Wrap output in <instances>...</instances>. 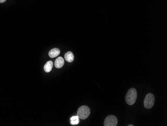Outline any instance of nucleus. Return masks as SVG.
I'll return each mask as SVG.
<instances>
[{
	"mask_svg": "<svg viewBox=\"0 0 167 126\" xmlns=\"http://www.w3.org/2000/svg\"><path fill=\"white\" fill-rule=\"evenodd\" d=\"M137 98V92L135 88H131L126 95V102L128 105H133Z\"/></svg>",
	"mask_w": 167,
	"mask_h": 126,
	"instance_id": "1",
	"label": "nucleus"
},
{
	"mask_svg": "<svg viewBox=\"0 0 167 126\" xmlns=\"http://www.w3.org/2000/svg\"><path fill=\"white\" fill-rule=\"evenodd\" d=\"M90 113V108L86 106H83L78 109L77 116L80 119L85 120L88 118Z\"/></svg>",
	"mask_w": 167,
	"mask_h": 126,
	"instance_id": "2",
	"label": "nucleus"
},
{
	"mask_svg": "<svg viewBox=\"0 0 167 126\" xmlns=\"http://www.w3.org/2000/svg\"><path fill=\"white\" fill-rule=\"evenodd\" d=\"M155 102V98L153 94L149 93L145 97L144 105L145 108L147 109H150L154 106Z\"/></svg>",
	"mask_w": 167,
	"mask_h": 126,
	"instance_id": "3",
	"label": "nucleus"
},
{
	"mask_svg": "<svg viewBox=\"0 0 167 126\" xmlns=\"http://www.w3.org/2000/svg\"><path fill=\"white\" fill-rule=\"evenodd\" d=\"M118 124V119L114 115H110L105 120V126H116Z\"/></svg>",
	"mask_w": 167,
	"mask_h": 126,
	"instance_id": "4",
	"label": "nucleus"
},
{
	"mask_svg": "<svg viewBox=\"0 0 167 126\" xmlns=\"http://www.w3.org/2000/svg\"><path fill=\"white\" fill-rule=\"evenodd\" d=\"M64 59L62 57H59L55 62V66L57 69H61L64 65Z\"/></svg>",
	"mask_w": 167,
	"mask_h": 126,
	"instance_id": "5",
	"label": "nucleus"
},
{
	"mask_svg": "<svg viewBox=\"0 0 167 126\" xmlns=\"http://www.w3.org/2000/svg\"><path fill=\"white\" fill-rule=\"evenodd\" d=\"M60 54V49H58L57 48H55L51 49L49 51V56L51 58H54L58 56Z\"/></svg>",
	"mask_w": 167,
	"mask_h": 126,
	"instance_id": "6",
	"label": "nucleus"
},
{
	"mask_svg": "<svg viewBox=\"0 0 167 126\" xmlns=\"http://www.w3.org/2000/svg\"><path fill=\"white\" fill-rule=\"evenodd\" d=\"M65 59L68 62H72L74 60V55L71 51H68L65 55Z\"/></svg>",
	"mask_w": 167,
	"mask_h": 126,
	"instance_id": "7",
	"label": "nucleus"
},
{
	"mask_svg": "<svg viewBox=\"0 0 167 126\" xmlns=\"http://www.w3.org/2000/svg\"><path fill=\"white\" fill-rule=\"evenodd\" d=\"M53 66V62L52 61H48L45 64V65H44V69L45 72H48H48H50L51 71L52 69Z\"/></svg>",
	"mask_w": 167,
	"mask_h": 126,
	"instance_id": "8",
	"label": "nucleus"
},
{
	"mask_svg": "<svg viewBox=\"0 0 167 126\" xmlns=\"http://www.w3.org/2000/svg\"><path fill=\"white\" fill-rule=\"evenodd\" d=\"M70 120H71V124L72 125H77L79 123V118L78 117V116L71 117Z\"/></svg>",
	"mask_w": 167,
	"mask_h": 126,
	"instance_id": "9",
	"label": "nucleus"
},
{
	"mask_svg": "<svg viewBox=\"0 0 167 126\" xmlns=\"http://www.w3.org/2000/svg\"><path fill=\"white\" fill-rule=\"evenodd\" d=\"M6 1V0H0V3H4Z\"/></svg>",
	"mask_w": 167,
	"mask_h": 126,
	"instance_id": "10",
	"label": "nucleus"
},
{
	"mask_svg": "<svg viewBox=\"0 0 167 126\" xmlns=\"http://www.w3.org/2000/svg\"><path fill=\"white\" fill-rule=\"evenodd\" d=\"M134 126V125H128V126Z\"/></svg>",
	"mask_w": 167,
	"mask_h": 126,
	"instance_id": "11",
	"label": "nucleus"
}]
</instances>
